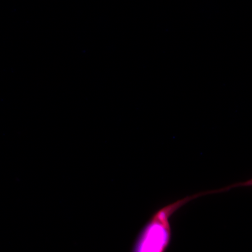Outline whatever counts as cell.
<instances>
[{
	"label": "cell",
	"instance_id": "6da1fadb",
	"mask_svg": "<svg viewBox=\"0 0 252 252\" xmlns=\"http://www.w3.org/2000/svg\"><path fill=\"white\" fill-rule=\"evenodd\" d=\"M229 187L217 190L200 192L168 204L154 212L146 223L134 245L132 252H165L170 240L172 229L170 219L175 212L191 200L204 196L229 190Z\"/></svg>",
	"mask_w": 252,
	"mask_h": 252
}]
</instances>
